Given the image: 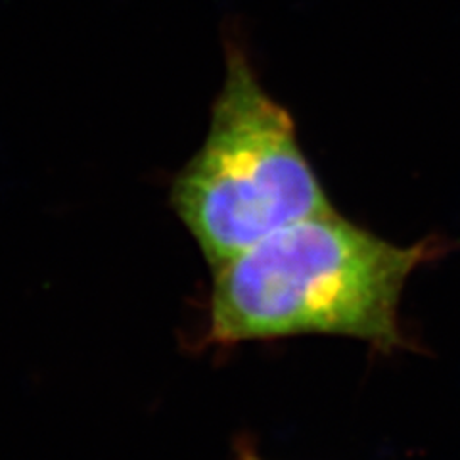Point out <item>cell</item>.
<instances>
[{
	"label": "cell",
	"mask_w": 460,
	"mask_h": 460,
	"mask_svg": "<svg viewBox=\"0 0 460 460\" xmlns=\"http://www.w3.org/2000/svg\"><path fill=\"white\" fill-rule=\"evenodd\" d=\"M443 253L438 236L399 246L336 209L288 225L211 267L204 341L234 348L323 334L384 355L409 349L402 290Z\"/></svg>",
	"instance_id": "cell-1"
},
{
	"label": "cell",
	"mask_w": 460,
	"mask_h": 460,
	"mask_svg": "<svg viewBox=\"0 0 460 460\" xmlns=\"http://www.w3.org/2000/svg\"><path fill=\"white\" fill-rule=\"evenodd\" d=\"M169 201L209 267L336 209L301 148L292 113L265 91L236 45L225 49L206 138L172 179Z\"/></svg>",
	"instance_id": "cell-2"
},
{
	"label": "cell",
	"mask_w": 460,
	"mask_h": 460,
	"mask_svg": "<svg viewBox=\"0 0 460 460\" xmlns=\"http://www.w3.org/2000/svg\"><path fill=\"white\" fill-rule=\"evenodd\" d=\"M234 453H236V460H267V458H263L261 455L255 451V447L248 439L236 441Z\"/></svg>",
	"instance_id": "cell-3"
}]
</instances>
